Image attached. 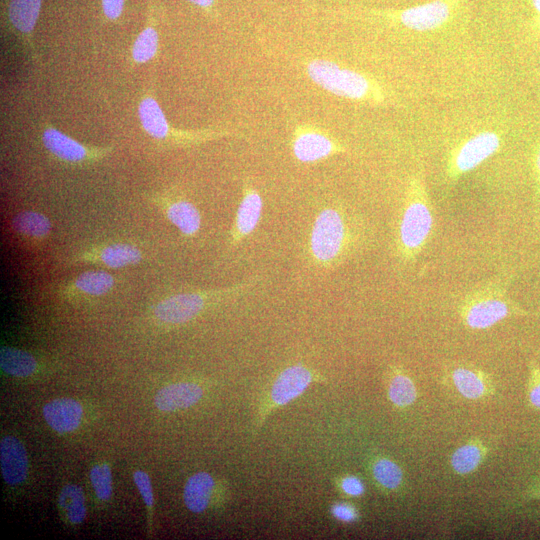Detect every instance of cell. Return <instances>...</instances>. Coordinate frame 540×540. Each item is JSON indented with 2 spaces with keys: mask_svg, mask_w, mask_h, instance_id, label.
Returning <instances> with one entry per match:
<instances>
[{
  "mask_svg": "<svg viewBox=\"0 0 540 540\" xmlns=\"http://www.w3.org/2000/svg\"><path fill=\"white\" fill-rule=\"evenodd\" d=\"M434 226V214L424 183L414 178L408 188L399 221L397 248L406 261H414L426 246Z\"/></svg>",
  "mask_w": 540,
  "mask_h": 540,
  "instance_id": "obj_1",
  "label": "cell"
},
{
  "mask_svg": "<svg viewBox=\"0 0 540 540\" xmlns=\"http://www.w3.org/2000/svg\"><path fill=\"white\" fill-rule=\"evenodd\" d=\"M259 282L260 279L254 277L226 288L177 293L160 301L154 309V314L162 323L184 324L212 306L246 295Z\"/></svg>",
  "mask_w": 540,
  "mask_h": 540,
  "instance_id": "obj_2",
  "label": "cell"
},
{
  "mask_svg": "<svg viewBox=\"0 0 540 540\" xmlns=\"http://www.w3.org/2000/svg\"><path fill=\"white\" fill-rule=\"evenodd\" d=\"M460 312L472 329H486L510 315L526 314L508 297L505 285L496 281L469 292L461 303Z\"/></svg>",
  "mask_w": 540,
  "mask_h": 540,
  "instance_id": "obj_3",
  "label": "cell"
},
{
  "mask_svg": "<svg viewBox=\"0 0 540 540\" xmlns=\"http://www.w3.org/2000/svg\"><path fill=\"white\" fill-rule=\"evenodd\" d=\"M349 244V229L346 219L335 208H324L315 217L312 225L309 250L313 261L323 268L338 262Z\"/></svg>",
  "mask_w": 540,
  "mask_h": 540,
  "instance_id": "obj_4",
  "label": "cell"
},
{
  "mask_svg": "<svg viewBox=\"0 0 540 540\" xmlns=\"http://www.w3.org/2000/svg\"><path fill=\"white\" fill-rule=\"evenodd\" d=\"M309 77L325 90L349 99H363L371 90L369 80L353 70L336 63L317 59L308 64Z\"/></svg>",
  "mask_w": 540,
  "mask_h": 540,
  "instance_id": "obj_5",
  "label": "cell"
},
{
  "mask_svg": "<svg viewBox=\"0 0 540 540\" xmlns=\"http://www.w3.org/2000/svg\"><path fill=\"white\" fill-rule=\"evenodd\" d=\"M500 145V136L493 131H483L469 137L452 152L447 164L448 177L456 180L475 169L496 153Z\"/></svg>",
  "mask_w": 540,
  "mask_h": 540,
  "instance_id": "obj_6",
  "label": "cell"
},
{
  "mask_svg": "<svg viewBox=\"0 0 540 540\" xmlns=\"http://www.w3.org/2000/svg\"><path fill=\"white\" fill-rule=\"evenodd\" d=\"M457 0H432L396 12L398 21L415 31H430L443 26L452 16Z\"/></svg>",
  "mask_w": 540,
  "mask_h": 540,
  "instance_id": "obj_7",
  "label": "cell"
},
{
  "mask_svg": "<svg viewBox=\"0 0 540 540\" xmlns=\"http://www.w3.org/2000/svg\"><path fill=\"white\" fill-rule=\"evenodd\" d=\"M45 148L55 157L70 163L92 162L106 156L110 148L91 147L81 144L63 132L48 127L42 133Z\"/></svg>",
  "mask_w": 540,
  "mask_h": 540,
  "instance_id": "obj_8",
  "label": "cell"
},
{
  "mask_svg": "<svg viewBox=\"0 0 540 540\" xmlns=\"http://www.w3.org/2000/svg\"><path fill=\"white\" fill-rule=\"evenodd\" d=\"M315 380L312 371L304 365L296 364L284 369L274 381L263 417L273 408L283 406L300 396Z\"/></svg>",
  "mask_w": 540,
  "mask_h": 540,
  "instance_id": "obj_9",
  "label": "cell"
},
{
  "mask_svg": "<svg viewBox=\"0 0 540 540\" xmlns=\"http://www.w3.org/2000/svg\"><path fill=\"white\" fill-rule=\"evenodd\" d=\"M263 200L260 194L250 186H245L238 205L233 224L230 228L228 243L237 246L254 232L262 216Z\"/></svg>",
  "mask_w": 540,
  "mask_h": 540,
  "instance_id": "obj_10",
  "label": "cell"
},
{
  "mask_svg": "<svg viewBox=\"0 0 540 540\" xmlns=\"http://www.w3.org/2000/svg\"><path fill=\"white\" fill-rule=\"evenodd\" d=\"M0 466L2 476L9 485L22 484L28 475V457L23 443L14 436L0 441Z\"/></svg>",
  "mask_w": 540,
  "mask_h": 540,
  "instance_id": "obj_11",
  "label": "cell"
},
{
  "mask_svg": "<svg viewBox=\"0 0 540 540\" xmlns=\"http://www.w3.org/2000/svg\"><path fill=\"white\" fill-rule=\"evenodd\" d=\"M167 219L184 237H194L201 227V215L198 208L181 197L162 198L159 203Z\"/></svg>",
  "mask_w": 540,
  "mask_h": 540,
  "instance_id": "obj_12",
  "label": "cell"
},
{
  "mask_svg": "<svg viewBox=\"0 0 540 540\" xmlns=\"http://www.w3.org/2000/svg\"><path fill=\"white\" fill-rule=\"evenodd\" d=\"M202 387L195 382H179L161 388L154 398L155 406L163 412L189 408L203 396Z\"/></svg>",
  "mask_w": 540,
  "mask_h": 540,
  "instance_id": "obj_13",
  "label": "cell"
},
{
  "mask_svg": "<svg viewBox=\"0 0 540 540\" xmlns=\"http://www.w3.org/2000/svg\"><path fill=\"white\" fill-rule=\"evenodd\" d=\"M82 415V405L72 398L54 399L43 407L45 421L59 433L74 431L79 426Z\"/></svg>",
  "mask_w": 540,
  "mask_h": 540,
  "instance_id": "obj_14",
  "label": "cell"
},
{
  "mask_svg": "<svg viewBox=\"0 0 540 540\" xmlns=\"http://www.w3.org/2000/svg\"><path fill=\"white\" fill-rule=\"evenodd\" d=\"M76 260L97 262L109 268H122L139 263L142 260V252L129 243H112L86 251Z\"/></svg>",
  "mask_w": 540,
  "mask_h": 540,
  "instance_id": "obj_15",
  "label": "cell"
},
{
  "mask_svg": "<svg viewBox=\"0 0 540 540\" xmlns=\"http://www.w3.org/2000/svg\"><path fill=\"white\" fill-rule=\"evenodd\" d=\"M138 114L143 129L155 139L180 142L181 139L189 138V135L174 132V129L169 127L159 104L150 96L143 98L139 103Z\"/></svg>",
  "mask_w": 540,
  "mask_h": 540,
  "instance_id": "obj_16",
  "label": "cell"
},
{
  "mask_svg": "<svg viewBox=\"0 0 540 540\" xmlns=\"http://www.w3.org/2000/svg\"><path fill=\"white\" fill-rule=\"evenodd\" d=\"M339 151V148L325 135L318 132L299 134L293 142L295 157L301 162H314Z\"/></svg>",
  "mask_w": 540,
  "mask_h": 540,
  "instance_id": "obj_17",
  "label": "cell"
},
{
  "mask_svg": "<svg viewBox=\"0 0 540 540\" xmlns=\"http://www.w3.org/2000/svg\"><path fill=\"white\" fill-rule=\"evenodd\" d=\"M214 488L215 481L209 473L193 474L184 486L183 499L186 507L193 513L204 512L209 506Z\"/></svg>",
  "mask_w": 540,
  "mask_h": 540,
  "instance_id": "obj_18",
  "label": "cell"
},
{
  "mask_svg": "<svg viewBox=\"0 0 540 540\" xmlns=\"http://www.w3.org/2000/svg\"><path fill=\"white\" fill-rule=\"evenodd\" d=\"M42 0H10L8 18L15 30L31 35L37 23Z\"/></svg>",
  "mask_w": 540,
  "mask_h": 540,
  "instance_id": "obj_19",
  "label": "cell"
},
{
  "mask_svg": "<svg viewBox=\"0 0 540 540\" xmlns=\"http://www.w3.org/2000/svg\"><path fill=\"white\" fill-rule=\"evenodd\" d=\"M0 366L8 375L27 377L36 371L38 363L36 358L27 351L14 347H2Z\"/></svg>",
  "mask_w": 540,
  "mask_h": 540,
  "instance_id": "obj_20",
  "label": "cell"
},
{
  "mask_svg": "<svg viewBox=\"0 0 540 540\" xmlns=\"http://www.w3.org/2000/svg\"><path fill=\"white\" fill-rule=\"evenodd\" d=\"M58 504L60 512L70 524L77 525L85 519V498L82 489L78 485H65L60 491Z\"/></svg>",
  "mask_w": 540,
  "mask_h": 540,
  "instance_id": "obj_21",
  "label": "cell"
},
{
  "mask_svg": "<svg viewBox=\"0 0 540 540\" xmlns=\"http://www.w3.org/2000/svg\"><path fill=\"white\" fill-rule=\"evenodd\" d=\"M12 227L15 232L31 239H43L51 230L49 218L36 211H22L12 218Z\"/></svg>",
  "mask_w": 540,
  "mask_h": 540,
  "instance_id": "obj_22",
  "label": "cell"
},
{
  "mask_svg": "<svg viewBox=\"0 0 540 540\" xmlns=\"http://www.w3.org/2000/svg\"><path fill=\"white\" fill-rule=\"evenodd\" d=\"M114 285L113 276L102 270H91L80 274L71 284L73 290L90 296L108 293Z\"/></svg>",
  "mask_w": 540,
  "mask_h": 540,
  "instance_id": "obj_23",
  "label": "cell"
},
{
  "mask_svg": "<svg viewBox=\"0 0 540 540\" xmlns=\"http://www.w3.org/2000/svg\"><path fill=\"white\" fill-rule=\"evenodd\" d=\"M158 51V33L153 26L145 27L137 36L132 47V58L136 63H146Z\"/></svg>",
  "mask_w": 540,
  "mask_h": 540,
  "instance_id": "obj_24",
  "label": "cell"
},
{
  "mask_svg": "<svg viewBox=\"0 0 540 540\" xmlns=\"http://www.w3.org/2000/svg\"><path fill=\"white\" fill-rule=\"evenodd\" d=\"M452 377L457 389L466 398L476 399L484 394L485 387L477 373L466 368H457Z\"/></svg>",
  "mask_w": 540,
  "mask_h": 540,
  "instance_id": "obj_25",
  "label": "cell"
},
{
  "mask_svg": "<svg viewBox=\"0 0 540 540\" xmlns=\"http://www.w3.org/2000/svg\"><path fill=\"white\" fill-rule=\"evenodd\" d=\"M389 398L396 406L405 407L416 399V389L411 379L403 374H396L389 385Z\"/></svg>",
  "mask_w": 540,
  "mask_h": 540,
  "instance_id": "obj_26",
  "label": "cell"
},
{
  "mask_svg": "<svg viewBox=\"0 0 540 540\" xmlns=\"http://www.w3.org/2000/svg\"><path fill=\"white\" fill-rule=\"evenodd\" d=\"M482 452L479 446L467 444L458 448L452 458L451 464L454 470L459 474L472 472L480 463Z\"/></svg>",
  "mask_w": 540,
  "mask_h": 540,
  "instance_id": "obj_27",
  "label": "cell"
},
{
  "mask_svg": "<svg viewBox=\"0 0 540 540\" xmlns=\"http://www.w3.org/2000/svg\"><path fill=\"white\" fill-rule=\"evenodd\" d=\"M90 479L96 496L108 501L112 493V475L107 463H97L90 471Z\"/></svg>",
  "mask_w": 540,
  "mask_h": 540,
  "instance_id": "obj_28",
  "label": "cell"
},
{
  "mask_svg": "<svg viewBox=\"0 0 540 540\" xmlns=\"http://www.w3.org/2000/svg\"><path fill=\"white\" fill-rule=\"evenodd\" d=\"M375 479L387 489H395L402 480L401 469L392 461L382 458L373 465Z\"/></svg>",
  "mask_w": 540,
  "mask_h": 540,
  "instance_id": "obj_29",
  "label": "cell"
},
{
  "mask_svg": "<svg viewBox=\"0 0 540 540\" xmlns=\"http://www.w3.org/2000/svg\"><path fill=\"white\" fill-rule=\"evenodd\" d=\"M134 482L145 502L147 508L151 510L153 506V491L150 477L142 470H137L133 475Z\"/></svg>",
  "mask_w": 540,
  "mask_h": 540,
  "instance_id": "obj_30",
  "label": "cell"
},
{
  "mask_svg": "<svg viewBox=\"0 0 540 540\" xmlns=\"http://www.w3.org/2000/svg\"><path fill=\"white\" fill-rule=\"evenodd\" d=\"M124 0H102V9L110 20H116L123 12Z\"/></svg>",
  "mask_w": 540,
  "mask_h": 540,
  "instance_id": "obj_31",
  "label": "cell"
},
{
  "mask_svg": "<svg viewBox=\"0 0 540 540\" xmlns=\"http://www.w3.org/2000/svg\"><path fill=\"white\" fill-rule=\"evenodd\" d=\"M331 512L335 518L341 521H353L357 518L355 509L345 503L335 504L331 508Z\"/></svg>",
  "mask_w": 540,
  "mask_h": 540,
  "instance_id": "obj_32",
  "label": "cell"
},
{
  "mask_svg": "<svg viewBox=\"0 0 540 540\" xmlns=\"http://www.w3.org/2000/svg\"><path fill=\"white\" fill-rule=\"evenodd\" d=\"M341 488L346 494L350 496H359L364 491V486L362 482L358 478L353 476L344 478L341 481Z\"/></svg>",
  "mask_w": 540,
  "mask_h": 540,
  "instance_id": "obj_33",
  "label": "cell"
},
{
  "mask_svg": "<svg viewBox=\"0 0 540 540\" xmlns=\"http://www.w3.org/2000/svg\"><path fill=\"white\" fill-rule=\"evenodd\" d=\"M532 382L529 400L533 406L540 409V370L537 367L532 369Z\"/></svg>",
  "mask_w": 540,
  "mask_h": 540,
  "instance_id": "obj_34",
  "label": "cell"
},
{
  "mask_svg": "<svg viewBox=\"0 0 540 540\" xmlns=\"http://www.w3.org/2000/svg\"><path fill=\"white\" fill-rule=\"evenodd\" d=\"M533 170L535 175L537 196L540 199V143L533 156Z\"/></svg>",
  "mask_w": 540,
  "mask_h": 540,
  "instance_id": "obj_35",
  "label": "cell"
},
{
  "mask_svg": "<svg viewBox=\"0 0 540 540\" xmlns=\"http://www.w3.org/2000/svg\"><path fill=\"white\" fill-rule=\"evenodd\" d=\"M188 1L205 9L210 8L214 4V0H188Z\"/></svg>",
  "mask_w": 540,
  "mask_h": 540,
  "instance_id": "obj_36",
  "label": "cell"
},
{
  "mask_svg": "<svg viewBox=\"0 0 540 540\" xmlns=\"http://www.w3.org/2000/svg\"><path fill=\"white\" fill-rule=\"evenodd\" d=\"M532 7L536 13V18L540 22V0H532Z\"/></svg>",
  "mask_w": 540,
  "mask_h": 540,
  "instance_id": "obj_37",
  "label": "cell"
}]
</instances>
